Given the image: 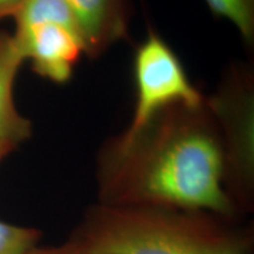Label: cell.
Wrapping results in <instances>:
<instances>
[{
  "mask_svg": "<svg viewBox=\"0 0 254 254\" xmlns=\"http://www.w3.org/2000/svg\"><path fill=\"white\" fill-rule=\"evenodd\" d=\"M135 105L131 123L120 134H135L167 107L198 106L206 98L192 84L182 62L159 34L151 32L138 45L133 59Z\"/></svg>",
  "mask_w": 254,
  "mask_h": 254,
  "instance_id": "cell-4",
  "label": "cell"
},
{
  "mask_svg": "<svg viewBox=\"0 0 254 254\" xmlns=\"http://www.w3.org/2000/svg\"><path fill=\"white\" fill-rule=\"evenodd\" d=\"M80 30L85 55L98 57L128 36L127 0H64Z\"/></svg>",
  "mask_w": 254,
  "mask_h": 254,
  "instance_id": "cell-6",
  "label": "cell"
},
{
  "mask_svg": "<svg viewBox=\"0 0 254 254\" xmlns=\"http://www.w3.org/2000/svg\"><path fill=\"white\" fill-rule=\"evenodd\" d=\"M214 15L236 26L247 45L254 40V0H205Z\"/></svg>",
  "mask_w": 254,
  "mask_h": 254,
  "instance_id": "cell-8",
  "label": "cell"
},
{
  "mask_svg": "<svg viewBox=\"0 0 254 254\" xmlns=\"http://www.w3.org/2000/svg\"><path fill=\"white\" fill-rule=\"evenodd\" d=\"M28 254H85L80 247L75 245L71 240L56 246H40L34 247Z\"/></svg>",
  "mask_w": 254,
  "mask_h": 254,
  "instance_id": "cell-10",
  "label": "cell"
},
{
  "mask_svg": "<svg viewBox=\"0 0 254 254\" xmlns=\"http://www.w3.org/2000/svg\"><path fill=\"white\" fill-rule=\"evenodd\" d=\"M23 0H0V20L7 17H14Z\"/></svg>",
  "mask_w": 254,
  "mask_h": 254,
  "instance_id": "cell-11",
  "label": "cell"
},
{
  "mask_svg": "<svg viewBox=\"0 0 254 254\" xmlns=\"http://www.w3.org/2000/svg\"><path fill=\"white\" fill-rule=\"evenodd\" d=\"M24 62L13 34L0 31V139L17 146L32 134V124L18 112L13 98L15 77Z\"/></svg>",
  "mask_w": 254,
  "mask_h": 254,
  "instance_id": "cell-7",
  "label": "cell"
},
{
  "mask_svg": "<svg viewBox=\"0 0 254 254\" xmlns=\"http://www.w3.org/2000/svg\"><path fill=\"white\" fill-rule=\"evenodd\" d=\"M254 82L243 66L232 67L217 92L206 98L224 147L226 190L240 211L253 206Z\"/></svg>",
  "mask_w": 254,
  "mask_h": 254,
  "instance_id": "cell-3",
  "label": "cell"
},
{
  "mask_svg": "<svg viewBox=\"0 0 254 254\" xmlns=\"http://www.w3.org/2000/svg\"><path fill=\"white\" fill-rule=\"evenodd\" d=\"M224 147L206 100L159 112L135 134L107 140L97 159L98 202L204 211L237 219Z\"/></svg>",
  "mask_w": 254,
  "mask_h": 254,
  "instance_id": "cell-1",
  "label": "cell"
},
{
  "mask_svg": "<svg viewBox=\"0 0 254 254\" xmlns=\"http://www.w3.org/2000/svg\"><path fill=\"white\" fill-rule=\"evenodd\" d=\"M40 238L36 228L0 220V254H28L39 245Z\"/></svg>",
  "mask_w": 254,
  "mask_h": 254,
  "instance_id": "cell-9",
  "label": "cell"
},
{
  "mask_svg": "<svg viewBox=\"0 0 254 254\" xmlns=\"http://www.w3.org/2000/svg\"><path fill=\"white\" fill-rule=\"evenodd\" d=\"M204 211L117 206L87 208L68 240L85 254H253V234Z\"/></svg>",
  "mask_w": 254,
  "mask_h": 254,
  "instance_id": "cell-2",
  "label": "cell"
},
{
  "mask_svg": "<svg viewBox=\"0 0 254 254\" xmlns=\"http://www.w3.org/2000/svg\"><path fill=\"white\" fill-rule=\"evenodd\" d=\"M15 147H17V145H14L13 142H9L7 140L0 139V164H1V161L4 160L11 152H13L15 150Z\"/></svg>",
  "mask_w": 254,
  "mask_h": 254,
  "instance_id": "cell-12",
  "label": "cell"
},
{
  "mask_svg": "<svg viewBox=\"0 0 254 254\" xmlns=\"http://www.w3.org/2000/svg\"><path fill=\"white\" fill-rule=\"evenodd\" d=\"M13 38L32 69L56 84L72 78L75 65L85 53L84 41L75 21L49 20L17 28Z\"/></svg>",
  "mask_w": 254,
  "mask_h": 254,
  "instance_id": "cell-5",
  "label": "cell"
}]
</instances>
